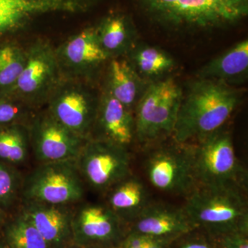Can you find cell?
<instances>
[{
	"mask_svg": "<svg viewBox=\"0 0 248 248\" xmlns=\"http://www.w3.org/2000/svg\"><path fill=\"white\" fill-rule=\"evenodd\" d=\"M73 244L99 248H115L128 227L106 203L76 204L72 221Z\"/></svg>",
	"mask_w": 248,
	"mask_h": 248,
	"instance_id": "cell-12",
	"label": "cell"
},
{
	"mask_svg": "<svg viewBox=\"0 0 248 248\" xmlns=\"http://www.w3.org/2000/svg\"><path fill=\"white\" fill-rule=\"evenodd\" d=\"M106 204L129 226L152 202L144 183L133 173L105 194Z\"/></svg>",
	"mask_w": 248,
	"mask_h": 248,
	"instance_id": "cell-18",
	"label": "cell"
},
{
	"mask_svg": "<svg viewBox=\"0 0 248 248\" xmlns=\"http://www.w3.org/2000/svg\"><path fill=\"white\" fill-rule=\"evenodd\" d=\"M218 248H248V232L234 231L213 237Z\"/></svg>",
	"mask_w": 248,
	"mask_h": 248,
	"instance_id": "cell-29",
	"label": "cell"
},
{
	"mask_svg": "<svg viewBox=\"0 0 248 248\" xmlns=\"http://www.w3.org/2000/svg\"><path fill=\"white\" fill-rule=\"evenodd\" d=\"M31 158L29 124L0 126V162L22 170Z\"/></svg>",
	"mask_w": 248,
	"mask_h": 248,
	"instance_id": "cell-21",
	"label": "cell"
},
{
	"mask_svg": "<svg viewBox=\"0 0 248 248\" xmlns=\"http://www.w3.org/2000/svg\"><path fill=\"white\" fill-rule=\"evenodd\" d=\"M99 100V93L90 81L62 79L45 108L60 123L81 138L89 140Z\"/></svg>",
	"mask_w": 248,
	"mask_h": 248,
	"instance_id": "cell-9",
	"label": "cell"
},
{
	"mask_svg": "<svg viewBox=\"0 0 248 248\" xmlns=\"http://www.w3.org/2000/svg\"><path fill=\"white\" fill-rule=\"evenodd\" d=\"M0 248H9L6 246V243L4 242L1 234H0Z\"/></svg>",
	"mask_w": 248,
	"mask_h": 248,
	"instance_id": "cell-32",
	"label": "cell"
},
{
	"mask_svg": "<svg viewBox=\"0 0 248 248\" xmlns=\"http://www.w3.org/2000/svg\"><path fill=\"white\" fill-rule=\"evenodd\" d=\"M184 91L172 78L147 85L135 109V140L149 146L172 136Z\"/></svg>",
	"mask_w": 248,
	"mask_h": 248,
	"instance_id": "cell-5",
	"label": "cell"
},
{
	"mask_svg": "<svg viewBox=\"0 0 248 248\" xmlns=\"http://www.w3.org/2000/svg\"><path fill=\"white\" fill-rule=\"evenodd\" d=\"M23 179L22 170L0 162V208L9 213L19 208Z\"/></svg>",
	"mask_w": 248,
	"mask_h": 248,
	"instance_id": "cell-25",
	"label": "cell"
},
{
	"mask_svg": "<svg viewBox=\"0 0 248 248\" xmlns=\"http://www.w3.org/2000/svg\"><path fill=\"white\" fill-rule=\"evenodd\" d=\"M29 128L36 164L76 159L88 140L60 123L46 108L35 112Z\"/></svg>",
	"mask_w": 248,
	"mask_h": 248,
	"instance_id": "cell-11",
	"label": "cell"
},
{
	"mask_svg": "<svg viewBox=\"0 0 248 248\" xmlns=\"http://www.w3.org/2000/svg\"><path fill=\"white\" fill-rule=\"evenodd\" d=\"M76 161L86 187L102 194L132 173L129 149L108 142L89 139Z\"/></svg>",
	"mask_w": 248,
	"mask_h": 248,
	"instance_id": "cell-10",
	"label": "cell"
},
{
	"mask_svg": "<svg viewBox=\"0 0 248 248\" xmlns=\"http://www.w3.org/2000/svg\"><path fill=\"white\" fill-rule=\"evenodd\" d=\"M62 79L90 81L110 58L101 46L94 27L71 36L55 48Z\"/></svg>",
	"mask_w": 248,
	"mask_h": 248,
	"instance_id": "cell-13",
	"label": "cell"
},
{
	"mask_svg": "<svg viewBox=\"0 0 248 248\" xmlns=\"http://www.w3.org/2000/svg\"><path fill=\"white\" fill-rule=\"evenodd\" d=\"M66 248H99L95 247H88V246H79V245H77L75 244H71V246H68Z\"/></svg>",
	"mask_w": 248,
	"mask_h": 248,
	"instance_id": "cell-31",
	"label": "cell"
},
{
	"mask_svg": "<svg viewBox=\"0 0 248 248\" xmlns=\"http://www.w3.org/2000/svg\"><path fill=\"white\" fill-rule=\"evenodd\" d=\"M13 213H9L1 208H0V234L2 231L5 223L8 221L10 216Z\"/></svg>",
	"mask_w": 248,
	"mask_h": 248,
	"instance_id": "cell-30",
	"label": "cell"
},
{
	"mask_svg": "<svg viewBox=\"0 0 248 248\" xmlns=\"http://www.w3.org/2000/svg\"><path fill=\"white\" fill-rule=\"evenodd\" d=\"M26 63V49L14 42L0 44V96L9 95Z\"/></svg>",
	"mask_w": 248,
	"mask_h": 248,
	"instance_id": "cell-24",
	"label": "cell"
},
{
	"mask_svg": "<svg viewBox=\"0 0 248 248\" xmlns=\"http://www.w3.org/2000/svg\"><path fill=\"white\" fill-rule=\"evenodd\" d=\"M62 79L55 48L47 41L37 40L26 49L25 66L7 97L40 110Z\"/></svg>",
	"mask_w": 248,
	"mask_h": 248,
	"instance_id": "cell-7",
	"label": "cell"
},
{
	"mask_svg": "<svg viewBox=\"0 0 248 248\" xmlns=\"http://www.w3.org/2000/svg\"><path fill=\"white\" fill-rule=\"evenodd\" d=\"M239 89L217 80L197 78L191 81L182 103L172 137L191 144L223 128L239 105Z\"/></svg>",
	"mask_w": 248,
	"mask_h": 248,
	"instance_id": "cell-2",
	"label": "cell"
},
{
	"mask_svg": "<svg viewBox=\"0 0 248 248\" xmlns=\"http://www.w3.org/2000/svg\"><path fill=\"white\" fill-rule=\"evenodd\" d=\"M75 206L23 202L19 209L50 248H66L73 244L72 221Z\"/></svg>",
	"mask_w": 248,
	"mask_h": 248,
	"instance_id": "cell-15",
	"label": "cell"
},
{
	"mask_svg": "<svg viewBox=\"0 0 248 248\" xmlns=\"http://www.w3.org/2000/svg\"><path fill=\"white\" fill-rule=\"evenodd\" d=\"M174 239L128 232L115 248H169Z\"/></svg>",
	"mask_w": 248,
	"mask_h": 248,
	"instance_id": "cell-28",
	"label": "cell"
},
{
	"mask_svg": "<svg viewBox=\"0 0 248 248\" xmlns=\"http://www.w3.org/2000/svg\"><path fill=\"white\" fill-rule=\"evenodd\" d=\"M191 144L197 186L246 192L248 172L236 156L228 130L223 127Z\"/></svg>",
	"mask_w": 248,
	"mask_h": 248,
	"instance_id": "cell-4",
	"label": "cell"
},
{
	"mask_svg": "<svg viewBox=\"0 0 248 248\" xmlns=\"http://www.w3.org/2000/svg\"><path fill=\"white\" fill-rule=\"evenodd\" d=\"M193 229L184 207L153 201L128 226L130 232L172 239Z\"/></svg>",
	"mask_w": 248,
	"mask_h": 248,
	"instance_id": "cell-16",
	"label": "cell"
},
{
	"mask_svg": "<svg viewBox=\"0 0 248 248\" xmlns=\"http://www.w3.org/2000/svg\"><path fill=\"white\" fill-rule=\"evenodd\" d=\"M108 66L107 81L104 87L134 112L147 85L131 62L123 57L110 59Z\"/></svg>",
	"mask_w": 248,
	"mask_h": 248,
	"instance_id": "cell-19",
	"label": "cell"
},
{
	"mask_svg": "<svg viewBox=\"0 0 248 248\" xmlns=\"http://www.w3.org/2000/svg\"><path fill=\"white\" fill-rule=\"evenodd\" d=\"M99 45L110 59L128 55L138 45V27L127 11H112L94 26Z\"/></svg>",
	"mask_w": 248,
	"mask_h": 248,
	"instance_id": "cell-17",
	"label": "cell"
},
{
	"mask_svg": "<svg viewBox=\"0 0 248 248\" xmlns=\"http://www.w3.org/2000/svg\"><path fill=\"white\" fill-rule=\"evenodd\" d=\"M1 235L9 248H50L43 236L19 208L11 214Z\"/></svg>",
	"mask_w": 248,
	"mask_h": 248,
	"instance_id": "cell-22",
	"label": "cell"
},
{
	"mask_svg": "<svg viewBox=\"0 0 248 248\" xmlns=\"http://www.w3.org/2000/svg\"><path fill=\"white\" fill-rule=\"evenodd\" d=\"M37 111L14 98L0 96V126L29 124Z\"/></svg>",
	"mask_w": 248,
	"mask_h": 248,
	"instance_id": "cell-26",
	"label": "cell"
},
{
	"mask_svg": "<svg viewBox=\"0 0 248 248\" xmlns=\"http://www.w3.org/2000/svg\"><path fill=\"white\" fill-rule=\"evenodd\" d=\"M89 139L128 149L135 140L134 112L104 87L99 93L97 115Z\"/></svg>",
	"mask_w": 248,
	"mask_h": 248,
	"instance_id": "cell-14",
	"label": "cell"
},
{
	"mask_svg": "<svg viewBox=\"0 0 248 248\" xmlns=\"http://www.w3.org/2000/svg\"><path fill=\"white\" fill-rule=\"evenodd\" d=\"M248 40L232 46L225 53L213 59L197 72V78L217 80L233 86L247 78Z\"/></svg>",
	"mask_w": 248,
	"mask_h": 248,
	"instance_id": "cell-20",
	"label": "cell"
},
{
	"mask_svg": "<svg viewBox=\"0 0 248 248\" xmlns=\"http://www.w3.org/2000/svg\"><path fill=\"white\" fill-rule=\"evenodd\" d=\"M169 248H218L213 236L195 228L173 240Z\"/></svg>",
	"mask_w": 248,
	"mask_h": 248,
	"instance_id": "cell-27",
	"label": "cell"
},
{
	"mask_svg": "<svg viewBox=\"0 0 248 248\" xmlns=\"http://www.w3.org/2000/svg\"><path fill=\"white\" fill-rule=\"evenodd\" d=\"M128 55L130 56L129 60L139 75L143 78H156L164 76L176 66L175 61L170 55L151 46L138 44Z\"/></svg>",
	"mask_w": 248,
	"mask_h": 248,
	"instance_id": "cell-23",
	"label": "cell"
},
{
	"mask_svg": "<svg viewBox=\"0 0 248 248\" xmlns=\"http://www.w3.org/2000/svg\"><path fill=\"white\" fill-rule=\"evenodd\" d=\"M185 199L183 207L194 228L213 237L231 232H248L246 192L197 186Z\"/></svg>",
	"mask_w": 248,
	"mask_h": 248,
	"instance_id": "cell-3",
	"label": "cell"
},
{
	"mask_svg": "<svg viewBox=\"0 0 248 248\" xmlns=\"http://www.w3.org/2000/svg\"><path fill=\"white\" fill-rule=\"evenodd\" d=\"M136 26L172 35H205L237 29L248 18V0H127Z\"/></svg>",
	"mask_w": 248,
	"mask_h": 248,
	"instance_id": "cell-1",
	"label": "cell"
},
{
	"mask_svg": "<svg viewBox=\"0 0 248 248\" xmlns=\"http://www.w3.org/2000/svg\"><path fill=\"white\" fill-rule=\"evenodd\" d=\"M144 170L151 185L166 193L186 198L197 186L192 144L174 141L156 147L147 156Z\"/></svg>",
	"mask_w": 248,
	"mask_h": 248,
	"instance_id": "cell-8",
	"label": "cell"
},
{
	"mask_svg": "<svg viewBox=\"0 0 248 248\" xmlns=\"http://www.w3.org/2000/svg\"><path fill=\"white\" fill-rule=\"evenodd\" d=\"M86 187L76 159L37 164L24 175L21 203L76 205L84 200Z\"/></svg>",
	"mask_w": 248,
	"mask_h": 248,
	"instance_id": "cell-6",
	"label": "cell"
}]
</instances>
